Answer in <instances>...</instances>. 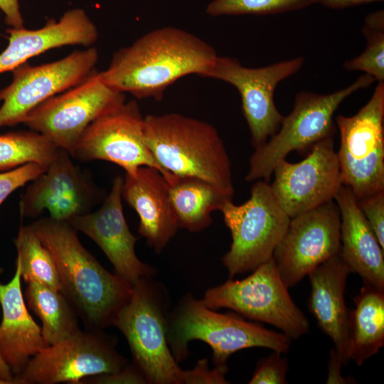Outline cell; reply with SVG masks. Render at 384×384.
<instances>
[{"mask_svg":"<svg viewBox=\"0 0 384 384\" xmlns=\"http://www.w3.org/2000/svg\"><path fill=\"white\" fill-rule=\"evenodd\" d=\"M218 56L213 47L199 37L165 26L118 50L100 75L117 92L160 100L165 90L181 78L190 74L205 77Z\"/></svg>","mask_w":384,"mask_h":384,"instance_id":"obj_1","label":"cell"},{"mask_svg":"<svg viewBox=\"0 0 384 384\" xmlns=\"http://www.w3.org/2000/svg\"><path fill=\"white\" fill-rule=\"evenodd\" d=\"M31 227L54 260L61 292L92 324H113L133 286L105 270L83 247L68 222L48 217L33 222Z\"/></svg>","mask_w":384,"mask_h":384,"instance_id":"obj_2","label":"cell"},{"mask_svg":"<svg viewBox=\"0 0 384 384\" xmlns=\"http://www.w3.org/2000/svg\"><path fill=\"white\" fill-rule=\"evenodd\" d=\"M144 137L169 174L199 177L235 192L228 152L210 123L175 112L149 114L144 117Z\"/></svg>","mask_w":384,"mask_h":384,"instance_id":"obj_3","label":"cell"},{"mask_svg":"<svg viewBox=\"0 0 384 384\" xmlns=\"http://www.w3.org/2000/svg\"><path fill=\"white\" fill-rule=\"evenodd\" d=\"M166 336L177 361L186 358L188 343L197 339L211 347L214 365L221 368H228V358L238 351L262 347L287 353L292 340L235 315L215 312L191 296L186 297L166 320Z\"/></svg>","mask_w":384,"mask_h":384,"instance_id":"obj_4","label":"cell"},{"mask_svg":"<svg viewBox=\"0 0 384 384\" xmlns=\"http://www.w3.org/2000/svg\"><path fill=\"white\" fill-rule=\"evenodd\" d=\"M375 79L363 74L348 86L328 94L298 92L292 111L284 117L278 131L255 149L249 161L247 181H269L275 166L291 152L310 151L320 141L333 137L336 131L334 114L353 92L371 85Z\"/></svg>","mask_w":384,"mask_h":384,"instance_id":"obj_5","label":"cell"},{"mask_svg":"<svg viewBox=\"0 0 384 384\" xmlns=\"http://www.w3.org/2000/svg\"><path fill=\"white\" fill-rule=\"evenodd\" d=\"M220 211L232 237L230 250L223 257L230 278L253 271L271 260L291 219L264 180L255 181L245 203L228 201Z\"/></svg>","mask_w":384,"mask_h":384,"instance_id":"obj_6","label":"cell"},{"mask_svg":"<svg viewBox=\"0 0 384 384\" xmlns=\"http://www.w3.org/2000/svg\"><path fill=\"white\" fill-rule=\"evenodd\" d=\"M149 277L133 285L129 300L114 321L126 337L146 383L182 384L183 370L169 348L166 319L158 289Z\"/></svg>","mask_w":384,"mask_h":384,"instance_id":"obj_7","label":"cell"},{"mask_svg":"<svg viewBox=\"0 0 384 384\" xmlns=\"http://www.w3.org/2000/svg\"><path fill=\"white\" fill-rule=\"evenodd\" d=\"M201 302L213 310L227 308L273 325L291 339L309 329L308 319L292 299L272 258L242 280L230 278L208 289Z\"/></svg>","mask_w":384,"mask_h":384,"instance_id":"obj_8","label":"cell"},{"mask_svg":"<svg viewBox=\"0 0 384 384\" xmlns=\"http://www.w3.org/2000/svg\"><path fill=\"white\" fill-rule=\"evenodd\" d=\"M337 153L343 185L361 199L384 191V82L353 116L338 114Z\"/></svg>","mask_w":384,"mask_h":384,"instance_id":"obj_9","label":"cell"},{"mask_svg":"<svg viewBox=\"0 0 384 384\" xmlns=\"http://www.w3.org/2000/svg\"><path fill=\"white\" fill-rule=\"evenodd\" d=\"M124 102V93L107 86L94 69L78 85L38 105L23 124L73 156L87 127Z\"/></svg>","mask_w":384,"mask_h":384,"instance_id":"obj_10","label":"cell"},{"mask_svg":"<svg viewBox=\"0 0 384 384\" xmlns=\"http://www.w3.org/2000/svg\"><path fill=\"white\" fill-rule=\"evenodd\" d=\"M304 62L299 56L253 68L243 66L235 58L218 56L205 77L229 83L239 92L251 143L257 149L278 131L284 118L274 103L277 86L297 73Z\"/></svg>","mask_w":384,"mask_h":384,"instance_id":"obj_11","label":"cell"},{"mask_svg":"<svg viewBox=\"0 0 384 384\" xmlns=\"http://www.w3.org/2000/svg\"><path fill=\"white\" fill-rule=\"evenodd\" d=\"M98 58L97 50L87 47L51 63L31 65L26 62L11 70L12 81L0 90V128L23 123L41 103L80 83Z\"/></svg>","mask_w":384,"mask_h":384,"instance_id":"obj_12","label":"cell"},{"mask_svg":"<svg viewBox=\"0 0 384 384\" xmlns=\"http://www.w3.org/2000/svg\"><path fill=\"white\" fill-rule=\"evenodd\" d=\"M80 161L102 160L134 174L141 166L158 169L169 179L149 148L144 137V117L136 101L124 102L95 119L85 129L72 156Z\"/></svg>","mask_w":384,"mask_h":384,"instance_id":"obj_13","label":"cell"},{"mask_svg":"<svg viewBox=\"0 0 384 384\" xmlns=\"http://www.w3.org/2000/svg\"><path fill=\"white\" fill-rule=\"evenodd\" d=\"M340 213L334 200L290 219L272 259L289 289L340 252Z\"/></svg>","mask_w":384,"mask_h":384,"instance_id":"obj_14","label":"cell"},{"mask_svg":"<svg viewBox=\"0 0 384 384\" xmlns=\"http://www.w3.org/2000/svg\"><path fill=\"white\" fill-rule=\"evenodd\" d=\"M125 366V360L105 340L78 330L41 349L14 375V382L77 383L85 377L117 373Z\"/></svg>","mask_w":384,"mask_h":384,"instance_id":"obj_15","label":"cell"},{"mask_svg":"<svg viewBox=\"0 0 384 384\" xmlns=\"http://www.w3.org/2000/svg\"><path fill=\"white\" fill-rule=\"evenodd\" d=\"M272 174V192L290 218L334 200L343 185L333 137L316 144L299 162L281 160Z\"/></svg>","mask_w":384,"mask_h":384,"instance_id":"obj_16","label":"cell"},{"mask_svg":"<svg viewBox=\"0 0 384 384\" xmlns=\"http://www.w3.org/2000/svg\"><path fill=\"white\" fill-rule=\"evenodd\" d=\"M58 148L44 172L33 179L20 201L22 217L36 218L47 210L50 218L68 222L87 213L100 201L102 192Z\"/></svg>","mask_w":384,"mask_h":384,"instance_id":"obj_17","label":"cell"},{"mask_svg":"<svg viewBox=\"0 0 384 384\" xmlns=\"http://www.w3.org/2000/svg\"><path fill=\"white\" fill-rule=\"evenodd\" d=\"M124 177L117 176L101 206L68 221L72 227L90 238L113 265L117 274L132 286L154 273L135 252L137 238L131 233L122 206Z\"/></svg>","mask_w":384,"mask_h":384,"instance_id":"obj_18","label":"cell"},{"mask_svg":"<svg viewBox=\"0 0 384 384\" xmlns=\"http://www.w3.org/2000/svg\"><path fill=\"white\" fill-rule=\"evenodd\" d=\"M9 43L0 53V74L11 71L30 58L64 46L90 47L98 38V30L86 11L74 8L59 20L47 21L38 29L10 28Z\"/></svg>","mask_w":384,"mask_h":384,"instance_id":"obj_19","label":"cell"},{"mask_svg":"<svg viewBox=\"0 0 384 384\" xmlns=\"http://www.w3.org/2000/svg\"><path fill=\"white\" fill-rule=\"evenodd\" d=\"M122 193L139 218V233L161 252L178 229L167 180L156 168L141 166L125 174Z\"/></svg>","mask_w":384,"mask_h":384,"instance_id":"obj_20","label":"cell"},{"mask_svg":"<svg viewBox=\"0 0 384 384\" xmlns=\"http://www.w3.org/2000/svg\"><path fill=\"white\" fill-rule=\"evenodd\" d=\"M351 273L340 252L318 265L308 276L311 293L308 307L319 327L334 342L343 365L349 356L350 311L345 303L347 278Z\"/></svg>","mask_w":384,"mask_h":384,"instance_id":"obj_21","label":"cell"},{"mask_svg":"<svg viewBox=\"0 0 384 384\" xmlns=\"http://www.w3.org/2000/svg\"><path fill=\"white\" fill-rule=\"evenodd\" d=\"M334 201L340 213V254L363 284L384 289V250L360 210L351 189L342 185Z\"/></svg>","mask_w":384,"mask_h":384,"instance_id":"obj_22","label":"cell"},{"mask_svg":"<svg viewBox=\"0 0 384 384\" xmlns=\"http://www.w3.org/2000/svg\"><path fill=\"white\" fill-rule=\"evenodd\" d=\"M21 271L16 264L12 279L0 283V352L14 375L21 373L31 357L44 347L41 329L30 315L21 285Z\"/></svg>","mask_w":384,"mask_h":384,"instance_id":"obj_23","label":"cell"},{"mask_svg":"<svg viewBox=\"0 0 384 384\" xmlns=\"http://www.w3.org/2000/svg\"><path fill=\"white\" fill-rule=\"evenodd\" d=\"M167 181L178 227L192 233L210 226L211 213L233 198L234 192L199 177L172 174Z\"/></svg>","mask_w":384,"mask_h":384,"instance_id":"obj_24","label":"cell"},{"mask_svg":"<svg viewBox=\"0 0 384 384\" xmlns=\"http://www.w3.org/2000/svg\"><path fill=\"white\" fill-rule=\"evenodd\" d=\"M350 311L349 356L358 366L384 344V289L363 284Z\"/></svg>","mask_w":384,"mask_h":384,"instance_id":"obj_25","label":"cell"},{"mask_svg":"<svg viewBox=\"0 0 384 384\" xmlns=\"http://www.w3.org/2000/svg\"><path fill=\"white\" fill-rule=\"evenodd\" d=\"M25 299L42 322L41 334L46 346L55 344L77 331V320L61 292L43 284L28 283Z\"/></svg>","mask_w":384,"mask_h":384,"instance_id":"obj_26","label":"cell"},{"mask_svg":"<svg viewBox=\"0 0 384 384\" xmlns=\"http://www.w3.org/2000/svg\"><path fill=\"white\" fill-rule=\"evenodd\" d=\"M16 262L27 283L36 282L61 292L58 269L48 249L31 225L21 226L15 240Z\"/></svg>","mask_w":384,"mask_h":384,"instance_id":"obj_27","label":"cell"},{"mask_svg":"<svg viewBox=\"0 0 384 384\" xmlns=\"http://www.w3.org/2000/svg\"><path fill=\"white\" fill-rule=\"evenodd\" d=\"M58 149L46 137L31 130L0 134V172L30 162L48 167Z\"/></svg>","mask_w":384,"mask_h":384,"instance_id":"obj_28","label":"cell"},{"mask_svg":"<svg viewBox=\"0 0 384 384\" xmlns=\"http://www.w3.org/2000/svg\"><path fill=\"white\" fill-rule=\"evenodd\" d=\"M361 33L367 45L359 55L346 60L343 66L347 71H363L375 81L384 82V13L378 11L368 14Z\"/></svg>","mask_w":384,"mask_h":384,"instance_id":"obj_29","label":"cell"},{"mask_svg":"<svg viewBox=\"0 0 384 384\" xmlns=\"http://www.w3.org/2000/svg\"><path fill=\"white\" fill-rule=\"evenodd\" d=\"M315 4L316 0H213L206 12L212 16L270 15L303 9Z\"/></svg>","mask_w":384,"mask_h":384,"instance_id":"obj_30","label":"cell"},{"mask_svg":"<svg viewBox=\"0 0 384 384\" xmlns=\"http://www.w3.org/2000/svg\"><path fill=\"white\" fill-rule=\"evenodd\" d=\"M46 166L30 162L15 169L0 172V206L17 188L32 181L46 171Z\"/></svg>","mask_w":384,"mask_h":384,"instance_id":"obj_31","label":"cell"},{"mask_svg":"<svg viewBox=\"0 0 384 384\" xmlns=\"http://www.w3.org/2000/svg\"><path fill=\"white\" fill-rule=\"evenodd\" d=\"M280 352L273 351L268 357L261 359L257 365L250 384H285L288 371L287 361Z\"/></svg>","mask_w":384,"mask_h":384,"instance_id":"obj_32","label":"cell"},{"mask_svg":"<svg viewBox=\"0 0 384 384\" xmlns=\"http://www.w3.org/2000/svg\"><path fill=\"white\" fill-rule=\"evenodd\" d=\"M356 201L360 210L384 250V191Z\"/></svg>","mask_w":384,"mask_h":384,"instance_id":"obj_33","label":"cell"},{"mask_svg":"<svg viewBox=\"0 0 384 384\" xmlns=\"http://www.w3.org/2000/svg\"><path fill=\"white\" fill-rule=\"evenodd\" d=\"M228 368L215 367L213 370L208 368L206 359L200 360L193 370H183V383H228L225 375Z\"/></svg>","mask_w":384,"mask_h":384,"instance_id":"obj_34","label":"cell"},{"mask_svg":"<svg viewBox=\"0 0 384 384\" xmlns=\"http://www.w3.org/2000/svg\"><path fill=\"white\" fill-rule=\"evenodd\" d=\"M95 383L121 384V383H146V381L139 370L125 366L121 370L114 373H104L95 375Z\"/></svg>","mask_w":384,"mask_h":384,"instance_id":"obj_35","label":"cell"},{"mask_svg":"<svg viewBox=\"0 0 384 384\" xmlns=\"http://www.w3.org/2000/svg\"><path fill=\"white\" fill-rule=\"evenodd\" d=\"M0 10L4 14L6 23L11 28L24 27L18 0H0Z\"/></svg>","mask_w":384,"mask_h":384,"instance_id":"obj_36","label":"cell"},{"mask_svg":"<svg viewBox=\"0 0 384 384\" xmlns=\"http://www.w3.org/2000/svg\"><path fill=\"white\" fill-rule=\"evenodd\" d=\"M342 365V362L336 351L334 347L331 348L329 361V374L326 383H348V381L352 382L353 380H350L341 376V368Z\"/></svg>","mask_w":384,"mask_h":384,"instance_id":"obj_37","label":"cell"},{"mask_svg":"<svg viewBox=\"0 0 384 384\" xmlns=\"http://www.w3.org/2000/svg\"><path fill=\"white\" fill-rule=\"evenodd\" d=\"M317 3L333 9H342L351 6L366 4L383 0H316Z\"/></svg>","mask_w":384,"mask_h":384,"instance_id":"obj_38","label":"cell"},{"mask_svg":"<svg viewBox=\"0 0 384 384\" xmlns=\"http://www.w3.org/2000/svg\"><path fill=\"white\" fill-rule=\"evenodd\" d=\"M0 378L9 384H15L14 375L9 365L6 363L0 352Z\"/></svg>","mask_w":384,"mask_h":384,"instance_id":"obj_39","label":"cell"},{"mask_svg":"<svg viewBox=\"0 0 384 384\" xmlns=\"http://www.w3.org/2000/svg\"><path fill=\"white\" fill-rule=\"evenodd\" d=\"M0 384H9V383L4 380L0 378Z\"/></svg>","mask_w":384,"mask_h":384,"instance_id":"obj_40","label":"cell"},{"mask_svg":"<svg viewBox=\"0 0 384 384\" xmlns=\"http://www.w3.org/2000/svg\"><path fill=\"white\" fill-rule=\"evenodd\" d=\"M2 271H3V270H2V269H1V268H0V273H1V272Z\"/></svg>","mask_w":384,"mask_h":384,"instance_id":"obj_41","label":"cell"},{"mask_svg":"<svg viewBox=\"0 0 384 384\" xmlns=\"http://www.w3.org/2000/svg\"><path fill=\"white\" fill-rule=\"evenodd\" d=\"M0 18H1V14H0Z\"/></svg>","mask_w":384,"mask_h":384,"instance_id":"obj_42","label":"cell"}]
</instances>
